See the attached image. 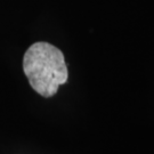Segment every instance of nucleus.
Segmentation results:
<instances>
[{
	"mask_svg": "<svg viewBox=\"0 0 154 154\" xmlns=\"http://www.w3.org/2000/svg\"><path fill=\"white\" fill-rule=\"evenodd\" d=\"M23 70L31 87L42 97L54 96L69 78L63 53L48 42H35L26 50Z\"/></svg>",
	"mask_w": 154,
	"mask_h": 154,
	"instance_id": "nucleus-1",
	"label": "nucleus"
}]
</instances>
